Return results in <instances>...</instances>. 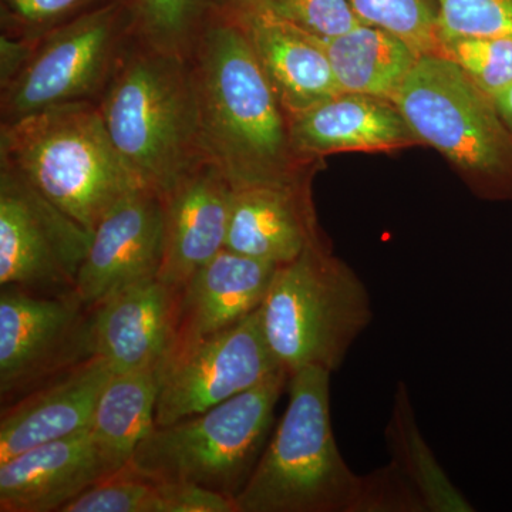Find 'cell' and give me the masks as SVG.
I'll return each instance as SVG.
<instances>
[{"instance_id":"obj_1","label":"cell","mask_w":512,"mask_h":512,"mask_svg":"<svg viewBox=\"0 0 512 512\" xmlns=\"http://www.w3.org/2000/svg\"><path fill=\"white\" fill-rule=\"evenodd\" d=\"M204 156L234 188H311L318 165L296 154L289 117L237 16L215 9L190 56Z\"/></svg>"},{"instance_id":"obj_2","label":"cell","mask_w":512,"mask_h":512,"mask_svg":"<svg viewBox=\"0 0 512 512\" xmlns=\"http://www.w3.org/2000/svg\"><path fill=\"white\" fill-rule=\"evenodd\" d=\"M97 104L128 171L160 197L205 157L188 57L134 37Z\"/></svg>"},{"instance_id":"obj_3","label":"cell","mask_w":512,"mask_h":512,"mask_svg":"<svg viewBox=\"0 0 512 512\" xmlns=\"http://www.w3.org/2000/svg\"><path fill=\"white\" fill-rule=\"evenodd\" d=\"M0 163L92 234L117 204L144 188L111 143L94 101L0 124Z\"/></svg>"},{"instance_id":"obj_4","label":"cell","mask_w":512,"mask_h":512,"mask_svg":"<svg viewBox=\"0 0 512 512\" xmlns=\"http://www.w3.org/2000/svg\"><path fill=\"white\" fill-rule=\"evenodd\" d=\"M330 376L319 367L289 376L288 406L235 497L237 512H353L362 476L333 434Z\"/></svg>"},{"instance_id":"obj_5","label":"cell","mask_w":512,"mask_h":512,"mask_svg":"<svg viewBox=\"0 0 512 512\" xmlns=\"http://www.w3.org/2000/svg\"><path fill=\"white\" fill-rule=\"evenodd\" d=\"M258 318L269 350L288 376L306 367L333 373L372 323V298L326 242L276 268Z\"/></svg>"},{"instance_id":"obj_6","label":"cell","mask_w":512,"mask_h":512,"mask_svg":"<svg viewBox=\"0 0 512 512\" xmlns=\"http://www.w3.org/2000/svg\"><path fill=\"white\" fill-rule=\"evenodd\" d=\"M420 146L439 151L471 192L512 201V137L493 99L456 63L419 57L393 99Z\"/></svg>"},{"instance_id":"obj_7","label":"cell","mask_w":512,"mask_h":512,"mask_svg":"<svg viewBox=\"0 0 512 512\" xmlns=\"http://www.w3.org/2000/svg\"><path fill=\"white\" fill-rule=\"evenodd\" d=\"M288 380L278 370L197 416L154 427L126 467L154 483L198 484L237 497L264 453Z\"/></svg>"},{"instance_id":"obj_8","label":"cell","mask_w":512,"mask_h":512,"mask_svg":"<svg viewBox=\"0 0 512 512\" xmlns=\"http://www.w3.org/2000/svg\"><path fill=\"white\" fill-rule=\"evenodd\" d=\"M134 37L127 0H111L39 37L25 69L0 90V124L64 104L97 103Z\"/></svg>"},{"instance_id":"obj_9","label":"cell","mask_w":512,"mask_h":512,"mask_svg":"<svg viewBox=\"0 0 512 512\" xmlns=\"http://www.w3.org/2000/svg\"><path fill=\"white\" fill-rule=\"evenodd\" d=\"M93 234L0 163V286L70 295Z\"/></svg>"},{"instance_id":"obj_10","label":"cell","mask_w":512,"mask_h":512,"mask_svg":"<svg viewBox=\"0 0 512 512\" xmlns=\"http://www.w3.org/2000/svg\"><path fill=\"white\" fill-rule=\"evenodd\" d=\"M90 309L70 295L0 292V397L15 402L93 357Z\"/></svg>"},{"instance_id":"obj_11","label":"cell","mask_w":512,"mask_h":512,"mask_svg":"<svg viewBox=\"0 0 512 512\" xmlns=\"http://www.w3.org/2000/svg\"><path fill=\"white\" fill-rule=\"evenodd\" d=\"M282 370L258 311L231 328L173 353L158 367L156 426L197 416Z\"/></svg>"},{"instance_id":"obj_12","label":"cell","mask_w":512,"mask_h":512,"mask_svg":"<svg viewBox=\"0 0 512 512\" xmlns=\"http://www.w3.org/2000/svg\"><path fill=\"white\" fill-rule=\"evenodd\" d=\"M163 247V200L138 188L94 229L74 295L92 309L127 286L158 278Z\"/></svg>"},{"instance_id":"obj_13","label":"cell","mask_w":512,"mask_h":512,"mask_svg":"<svg viewBox=\"0 0 512 512\" xmlns=\"http://www.w3.org/2000/svg\"><path fill=\"white\" fill-rule=\"evenodd\" d=\"M234 185L202 157L163 200L164 247L158 279L183 289L192 275L227 247Z\"/></svg>"},{"instance_id":"obj_14","label":"cell","mask_w":512,"mask_h":512,"mask_svg":"<svg viewBox=\"0 0 512 512\" xmlns=\"http://www.w3.org/2000/svg\"><path fill=\"white\" fill-rule=\"evenodd\" d=\"M119 471L92 427H86L0 463V511L60 512Z\"/></svg>"},{"instance_id":"obj_15","label":"cell","mask_w":512,"mask_h":512,"mask_svg":"<svg viewBox=\"0 0 512 512\" xmlns=\"http://www.w3.org/2000/svg\"><path fill=\"white\" fill-rule=\"evenodd\" d=\"M181 289L148 279L90 309L93 355L114 372L157 369L173 346Z\"/></svg>"},{"instance_id":"obj_16","label":"cell","mask_w":512,"mask_h":512,"mask_svg":"<svg viewBox=\"0 0 512 512\" xmlns=\"http://www.w3.org/2000/svg\"><path fill=\"white\" fill-rule=\"evenodd\" d=\"M114 373L106 359L93 356L2 406L0 463L89 427Z\"/></svg>"},{"instance_id":"obj_17","label":"cell","mask_w":512,"mask_h":512,"mask_svg":"<svg viewBox=\"0 0 512 512\" xmlns=\"http://www.w3.org/2000/svg\"><path fill=\"white\" fill-rule=\"evenodd\" d=\"M296 154L318 164L340 153H389L419 140L392 100L339 93L289 119Z\"/></svg>"},{"instance_id":"obj_18","label":"cell","mask_w":512,"mask_h":512,"mask_svg":"<svg viewBox=\"0 0 512 512\" xmlns=\"http://www.w3.org/2000/svg\"><path fill=\"white\" fill-rule=\"evenodd\" d=\"M276 268L271 262L222 249L181 289L177 329L167 357L258 311Z\"/></svg>"},{"instance_id":"obj_19","label":"cell","mask_w":512,"mask_h":512,"mask_svg":"<svg viewBox=\"0 0 512 512\" xmlns=\"http://www.w3.org/2000/svg\"><path fill=\"white\" fill-rule=\"evenodd\" d=\"M326 242L311 188H235L225 248L281 266Z\"/></svg>"},{"instance_id":"obj_20","label":"cell","mask_w":512,"mask_h":512,"mask_svg":"<svg viewBox=\"0 0 512 512\" xmlns=\"http://www.w3.org/2000/svg\"><path fill=\"white\" fill-rule=\"evenodd\" d=\"M237 18L289 119L340 93L328 56L315 37L264 9Z\"/></svg>"},{"instance_id":"obj_21","label":"cell","mask_w":512,"mask_h":512,"mask_svg":"<svg viewBox=\"0 0 512 512\" xmlns=\"http://www.w3.org/2000/svg\"><path fill=\"white\" fill-rule=\"evenodd\" d=\"M316 40L328 56L340 93L393 101L420 57L400 37L365 23L345 35Z\"/></svg>"},{"instance_id":"obj_22","label":"cell","mask_w":512,"mask_h":512,"mask_svg":"<svg viewBox=\"0 0 512 512\" xmlns=\"http://www.w3.org/2000/svg\"><path fill=\"white\" fill-rule=\"evenodd\" d=\"M390 461L423 501L426 512H473L474 505L454 485L421 433L409 387L397 383L384 429Z\"/></svg>"},{"instance_id":"obj_23","label":"cell","mask_w":512,"mask_h":512,"mask_svg":"<svg viewBox=\"0 0 512 512\" xmlns=\"http://www.w3.org/2000/svg\"><path fill=\"white\" fill-rule=\"evenodd\" d=\"M157 397L158 373L151 367L114 373L101 393L90 427L121 470L156 427Z\"/></svg>"},{"instance_id":"obj_24","label":"cell","mask_w":512,"mask_h":512,"mask_svg":"<svg viewBox=\"0 0 512 512\" xmlns=\"http://www.w3.org/2000/svg\"><path fill=\"white\" fill-rule=\"evenodd\" d=\"M141 42L190 56L192 47L215 12L214 0H127Z\"/></svg>"},{"instance_id":"obj_25","label":"cell","mask_w":512,"mask_h":512,"mask_svg":"<svg viewBox=\"0 0 512 512\" xmlns=\"http://www.w3.org/2000/svg\"><path fill=\"white\" fill-rule=\"evenodd\" d=\"M365 25L404 40L419 56L439 53L440 5L437 0H348Z\"/></svg>"},{"instance_id":"obj_26","label":"cell","mask_w":512,"mask_h":512,"mask_svg":"<svg viewBox=\"0 0 512 512\" xmlns=\"http://www.w3.org/2000/svg\"><path fill=\"white\" fill-rule=\"evenodd\" d=\"M437 55L456 63L490 97L512 84L510 37L443 36Z\"/></svg>"},{"instance_id":"obj_27","label":"cell","mask_w":512,"mask_h":512,"mask_svg":"<svg viewBox=\"0 0 512 512\" xmlns=\"http://www.w3.org/2000/svg\"><path fill=\"white\" fill-rule=\"evenodd\" d=\"M111 0H0L2 33L39 39Z\"/></svg>"},{"instance_id":"obj_28","label":"cell","mask_w":512,"mask_h":512,"mask_svg":"<svg viewBox=\"0 0 512 512\" xmlns=\"http://www.w3.org/2000/svg\"><path fill=\"white\" fill-rule=\"evenodd\" d=\"M157 483L124 467L64 505L60 512H157Z\"/></svg>"},{"instance_id":"obj_29","label":"cell","mask_w":512,"mask_h":512,"mask_svg":"<svg viewBox=\"0 0 512 512\" xmlns=\"http://www.w3.org/2000/svg\"><path fill=\"white\" fill-rule=\"evenodd\" d=\"M262 9L316 39L345 35L362 23L348 0H264Z\"/></svg>"},{"instance_id":"obj_30","label":"cell","mask_w":512,"mask_h":512,"mask_svg":"<svg viewBox=\"0 0 512 512\" xmlns=\"http://www.w3.org/2000/svg\"><path fill=\"white\" fill-rule=\"evenodd\" d=\"M441 37H510L512 0H437Z\"/></svg>"},{"instance_id":"obj_31","label":"cell","mask_w":512,"mask_h":512,"mask_svg":"<svg viewBox=\"0 0 512 512\" xmlns=\"http://www.w3.org/2000/svg\"><path fill=\"white\" fill-rule=\"evenodd\" d=\"M353 512H426V508L412 485L389 463L360 477Z\"/></svg>"},{"instance_id":"obj_32","label":"cell","mask_w":512,"mask_h":512,"mask_svg":"<svg viewBox=\"0 0 512 512\" xmlns=\"http://www.w3.org/2000/svg\"><path fill=\"white\" fill-rule=\"evenodd\" d=\"M157 512H237L235 498L192 483H157Z\"/></svg>"},{"instance_id":"obj_33","label":"cell","mask_w":512,"mask_h":512,"mask_svg":"<svg viewBox=\"0 0 512 512\" xmlns=\"http://www.w3.org/2000/svg\"><path fill=\"white\" fill-rule=\"evenodd\" d=\"M37 39L0 35V90L8 87L25 69L35 52Z\"/></svg>"},{"instance_id":"obj_34","label":"cell","mask_w":512,"mask_h":512,"mask_svg":"<svg viewBox=\"0 0 512 512\" xmlns=\"http://www.w3.org/2000/svg\"><path fill=\"white\" fill-rule=\"evenodd\" d=\"M215 9L229 15L242 16L261 10L264 0H214Z\"/></svg>"},{"instance_id":"obj_35","label":"cell","mask_w":512,"mask_h":512,"mask_svg":"<svg viewBox=\"0 0 512 512\" xmlns=\"http://www.w3.org/2000/svg\"><path fill=\"white\" fill-rule=\"evenodd\" d=\"M491 99H493L498 114H500L505 127L508 128L512 137V84L507 89H504L503 92L495 94Z\"/></svg>"}]
</instances>
